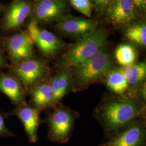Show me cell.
Listing matches in <instances>:
<instances>
[{
  "mask_svg": "<svg viewBox=\"0 0 146 146\" xmlns=\"http://www.w3.org/2000/svg\"><path fill=\"white\" fill-rule=\"evenodd\" d=\"M144 102L136 95L110 96L104 99L96 107L95 114L107 139L143 117Z\"/></svg>",
  "mask_w": 146,
  "mask_h": 146,
  "instance_id": "1",
  "label": "cell"
},
{
  "mask_svg": "<svg viewBox=\"0 0 146 146\" xmlns=\"http://www.w3.org/2000/svg\"><path fill=\"white\" fill-rule=\"evenodd\" d=\"M113 67L110 54L102 48L98 52L81 63L70 72L72 90L82 91L95 82L103 79Z\"/></svg>",
  "mask_w": 146,
  "mask_h": 146,
  "instance_id": "2",
  "label": "cell"
},
{
  "mask_svg": "<svg viewBox=\"0 0 146 146\" xmlns=\"http://www.w3.org/2000/svg\"><path fill=\"white\" fill-rule=\"evenodd\" d=\"M108 32L95 30L81 37L63 55L60 66L64 69L74 68L98 52L104 46Z\"/></svg>",
  "mask_w": 146,
  "mask_h": 146,
  "instance_id": "3",
  "label": "cell"
},
{
  "mask_svg": "<svg viewBox=\"0 0 146 146\" xmlns=\"http://www.w3.org/2000/svg\"><path fill=\"white\" fill-rule=\"evenodd\" d=\"M77 117V113L62 104L56 107L48 119L49 140L58 143L68 142L72 135Z\"/></svg>",
  "mask_w": 146,
  "mask_h": 146,
  "instance_id": "4",
  "label": "cell"
},
{
  "mask_svg": "<svg viewBox=\"0 0 146 146\" xmlns=\"http://www.w3.org/2000/svg\"><path fill=\"white\" fill-rule=\"evenodd\" d=\"M99 146H146V128L139 120L111 136Z\"/></svg>",
  "mask_w": 146,
  "mask_h": 146,
  "instance_id": "5",
  "label": "cell"
},
{
  "mask_svg": "<svg viewBox=\"0 0 146 146\" xmlns=\"http://www.w3.org/2000/svg\"><path fill=\"white\" fill-rule=\"evenodd\" d=\"M68 10L66 0H38L32 17L37 23H49L66 16Z\"/></svg>",
  "mask_w": 146,
  "mask_h": 146,
  "instance_id": "6",
  "label": "cell"
},
{
  "mask_svg": "<svg viewBox=\"0 0 146 146\" xmlns=\"http://www.w3.org/2000/svg\"><path fill=\"white\" fill-rule=\"evenodd\" d=\"M28 34L33 42L35 43L39 49L46 56H50L62 47L61 41L54 34L40 29L37 23L33 21L28 26Z\"/></svg>",
  "mask_w": 146,
  "mask_h": 146,
  "instance_id": "7",
  "label": "cell"
},
{
  "mask_svg": "<svg viewBox=\"0 0 146 146\" xmlns=\"http://www.w3.org/2000/svg\"><path fill=\"white\" fill-rule=\"evenodd\" d=\"M16 76L27 85L40 81L47 73V68L43 63L36 60L28 59L20 63L15 69Z\"/></svg>",
  "mask_w": 146,
  "mask_h": 146,
  "instance_id": "8",
  "label": "cell"
},
{
  "mask_svg": "<svg viewBox=\"0 0 146 146\" xmlns=\"http://www.w3.org/2000/svg\"><path fill=\"white\" fill-rule=\"evenodd\" d=\"M33 41L26 32H21L11 37L7 43L11 60L15 62L30 59L33 55Z\"/></svg>",
  "mask_w": 146,
  "mask_h": 146,
  "instance_id": "9",
  "label": "cell"
},
{
  "mask_svg": "<svg viewBox=\"0 0 146 146\" xmlns=\"http://www.w3.org/2000/svg\"><path fill=\"white\" fill-rule=\"evenodd\" d=\"M135 7L133 0H113L105 12L113 23L125 25L135 19Z\"/></svg>",
  "mask_w": 146,
  "mask_h": 146,
  "instance_id": "10",
  "label": "cell"
},
{
  "mask_svg": "<svg viewBox=\"0 0 146 146\" xmlns=\"http://www.w3.org/2000/svg\"><path fill=\"white\" fill-rule=\"evenodd\" d=\"M96 22L82 17L65 16L58 21L56 27L63 33L75 36H84L96 30Z\"/></svg>",
  "mask_w": 146,
  "mask_h": 146,
  "instance_id": "11",
  "label": "cell"
},
{
  "mask_svg": "<svg viewBox=\"0 0 146 146\" xmlns=\"http://www.w3.org/2000/svg\"><path fill=\"white\" fill-rule=\"evenodd\" d=\"M16 114L24 126L28 140L32 143L36 142L38 139L37 130L40 122L38 110L23 103L16 110Z\"/></svg>",
  "mask_w": 146,
  "mask_h": 146,
  "instance_id": "12",
  "label": "cell"
},
{
  "mask_svg": "<svg viewBox=\"0 0 146 146\" xmlns=\"http://www.w3.org/2000/svg\"><path fill=\"white\" fill-rule=\"evenodd\" d=\"M31 3L26 0H16L9 7L5 16V25L7 29L20 26L31 13Z\"/></svg>",
  "mask_w": 146,
  "mask_h": 146,
  "instance_id": "13",
  "label": "cell"
},
{
  "mask_svg": "<svg viewBox=\"0 0 146 146\" xmlns=\"http://www.w3.org/2000/svg\"><path fill=\"white\" fill-rule=\"evenodd\" d=\"M0 91L5 94L14 104H21L24 103L25 92L16 78L5 74H1Z\"/></svg>",
  "mask_w": 146,
  "mask_h": 146,
  "instance_id": "14",
  "label": "cell"
},
{
  "mask_svg": "<svg viewBox=\"0 0 146 146\" xmlns=\"http://www.w3.org/2000/svg\"><path fill=\"white\" fill-rule=\"evenodd\" d=\"M31 99L35 108L44 110L56 104L49 81H44L36 84L31 92Z\"/></svg>",
  "mask_w": 146,
  "mask_h": 146,
  "instance_id": "15",
  "label": "cell"
},
{
  "mask_svg": "<svg viewBox=\"0 0 146 146\" xmlns=\"http://www.w3.org/2000/svg\"><path fill=\"white\" fill-rule=\"evenodd\" d=\"M49 84L54 96L56 104L72 89L70 72L64 69L51 78Z\"/></svg>",
  "mask_w": 146,
  "mask_h": 146,
  "instance_id": "16",
  "label": "cell"
},
{
  "mask_svg": "<svg viewBox=\"0 0 146 146\" xmlns=\"http://www.w3.org/2000/svg\"><path fill=\"white\" fill-rule=\"evenodd\" d=\"M122 68L127 79L128 89L131 92H136L140 85L146 81V63H134Z\"/></svg>",
  "mask_w": 146,
  "mask_h": 146,
  "instance_id": "17",
  "label": "cell"
},
{
  "mask_svg": "<svg viewBox=\"0 0 146 146\" xmlns=\"http://www.w3.org/2000/svg\"><path fill=\"white\" fill-rule=\"evenodd\" d=\"M103 78L110 90L115 94L123 95L128 89L127 79L122 67H112Z\"/></svg>",
  "mask_w": 146,
  "mask_h": 146,
  "instance_id": "18",
  "label": "cell"
},
{
  "mask_svg": "<svg viewBox=\"0 0 146 146\" xmlns=\"http://www.w3.org/2000/svg\"><path fill=\"white\" fill-rule=\"evenodd\" d=\"M115 55L117 62L123 67H126L134 63L137 58V52L133 46L122 44L116 48Z\"/></svg>",
  "mask_w": 146,
  "mask_h": 146,
  "instance_id": "19",
  "label": "cell"
},
{
  "mask_svg": "<svg viewBox=\"0 0 146 146\" xmlns=\"http://www.w3.org/2000/svg\"><path fill=\"white\" fill-rule=\"evenodd\" d=\"M125 36L131 42L141 47L146 45V26L145 23L136 24L128 27Z\"/></svg>",
  "mask_w": 146,
  "mask_h": 146,
  "instance_id": "20",
  "label": "cell"
},
{
  "mask_svg": "<svg viewBox=\"0 0 146 146\" xmlns=\"http://www.w3.org/2000/svg\"><path fill=\"white\" fill-rule=\"evenodd\" d=\"M72 5L77 11L87 17H90L92 13L91 0H69Z\"/></svg>",
  "mask_w": 146,
  "mask_h": 146,
  "instance_id": "21",
  "label": "cell"
},
{
  "mask_svg": "<svg viewBox=\"0 0 146 146\" xmlns=\"http://www.w3.org/2000/svg\"><path fill=\"white\" fill-rule=\"evenodd\" d=\"M5 115L0 111V137H11L14 136L11 131H9L6 127L5 122Z\"/></svg>",
  "mask_w": 146,
  "mask_h": 146,
  "instance_id": "22",
  "label": "cell"
},
{
  "mask_svg": "<svg viewBox=\"0 0 146 146\" xmlns=\"http://www.w3.org/2000/svg\"><path fill=\"white\" fill-rule=\"evenodd\" d=\"M113 1V0H92V2L96 9L101 11H105Z\"/></svg>",
  "mask_w": 146,
  "mask_h": 146,
  "instance_id": "23",
  "label": "cell"
},
{
  "mask_svg": "<svg viewBox=\"0 0 146 146\" xmlns=\"http://www.w3.org/2000/svg\"><path fill=\"white\" fill-rule=\"evenodd\" d=\"M136 95L142 101L144 102L146 101V81L140 85V86L137 88L135 92Z\"/></svg>",
  "mask_w": 146,
  "mask_h": 146,
  "instance_id": "24",
  "label": "cell"
},
{
  "mask_svg": "<svg viewBox=\"0 0 146 146\" xmlns=\"http://www.w3.org/2000/svg\"><path fill=\"white\" fill-rule=\"evenodd\" d=\"M136 7L145 9L146 8V0H133Z\"/></svg>",
  "mask_w": 146,
  "mask_h": 146,
  "instance_id": "25",
  "label": "cell"
},
{
  "mask_svg": "<svg viewBox=\"0 0 146 146\" xmlns=\"http://www.w3.org/2000/svg\"><path fill=\"white\" fill-rule=\"evenodd\" d=\"M5 60L4 58V57L2 52L0 51V68L3 67L5 65Z\"/></svg>",
  "mask_w": 146,
  "mask_h": 146,
  "instance_id": "26",
  "label": "cell"
}]
</instances>
